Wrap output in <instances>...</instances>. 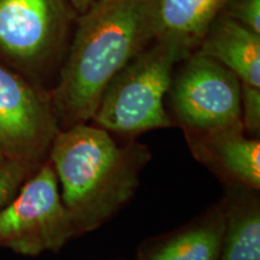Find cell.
Masks as SVG:
<instances>
[{
    "label": "cell",
    "mask_w": 260,
    "mask_h": 260,
    "mask_svg": "<svg viewBox=\"0 0 260 260\" xmlns=\"http://www.w3.org/2000/svg\"><path fill=\"white\" fill-rule=\"evenodd\" d=\"M223 12L260 34V0H229Z\"/></svg>",
    "instance_id": "9a60e30c"
},
{
    "label": "cell",
    "mask_w": 260,
    "mask_h": 260,
    "mask_svg": "<svg viewBox=\"0 0 260 260\" xmlns=\"http://www.w3.org/2000/svg\"><path fill=\"white\" fill-rule=\"evenodd\" d=\"M75 234L50 161L0 211V246L24 255L58 251Z\"/></svg>",
    "instance_id": "5b68a950"
},
{
    "label": "cell",
    "mask_w": 260,
    "mask_h": 260,
    "mask_svg": "<svg viewBox=\"0 0 260 260\" xmlns=\"http://www.w3.org/2000/svg\"><path fill=\"white\" fill-rule=\"evenodd\" d=\"M50 157L75 234H84L128 203L151 154L138 144L119 146L107 130L84 123L59 130Z\"/></svg>",
    "instance_id": "7a4b0ae2"
},
{
    "label": "cell",
    "mask_w": 260,
    "mask_h": 260,
    "mask_svg": "<svg viewBox=\"0 0 260 260\" xmlns=\"http://www.w3.org/2000/svg\"><path fill=\"white\" fill-rule=\"evenodd\" d=\"M34 169L35 167L28 162L14 159H8L0 168V211L12 200Z\"/></svg>",
    "instance_id": "4fadbf2b"
},
{
    "label": "cell",
    "mask_w": 260,
    "mask_h": 260,
    "mask_svg": "<svg viewBox=\"0 0 260 260\" xmlns=\"http://www.w3.org/2000/svg\"><path fill=\"white\" fill-rule=\"evenodd\" d=\"M50 92L0 64V149L37 167L59 132Z\"/></svg>",
    "instance_id": "52a82bcc"
},
{
    "label": "cell",
    "mask_w": 260,
    "mask_h": 260,
    "mask_svg": "<svg viewBox=\"0 0 260 260\" xmlns=\"http://www.w3.org/2000/svg\"><path fill=\"white\" fill-rule=\"evenodd\" d=\"M243 126L187 133L197 158L239 186L259 189L260 142L247 139Z\"/></svg>",
    "instance_id": "ba28073f"
},
{
    "label": "cell",
    "mask_w": 260,
    "mask_h": 260,
    "mask_svg": "<svg viewBox=\"0 0 260 260\" xmlns=\"http://www.w3.org/2000/svg\"><path fill=\"white\" fill-rule=\"evenodd\" d=\"M181 63L168 93L184 129L207 133L242 125L239 77L219 61L195 52Z\"/></svg>",
    "instance_id": "8992f818"
},
{
    "label": "cell",
    "mask_w": 260,
    "mask_h": 260,
    "mask_svg": "<svg viewBox=\"0 0 260 260\" xmlns=\"http://www.w3.org/2000/svg\"><path fill=\"white\" fill-rule=\"evenodd\" d=\"M222 251L218 260H260V211L254 198L235 200L224 211Z\"/></svg>",
    "instance_id": "7c38bea8"
},
{
    "label": "cell",
    "mask_w": 260,
    "mask_h": 260,
    "mask_svg": "<svg viewBox=\"0 0 260 260\" xmlns=\"http://www.w3.org/2000/svg\"><path fill=\"white\" fill-rule=\"evenodd\" d=\"M195 53L219 61L243 84L260 88V34L222 12Z\"/></svg>",
    "instance_id": "9c48e42d"
},
{
    "label": "cell",
    "mask_w": 260,
    "mask_h": 260,
    "mask_svg": "<svg viewBox=\"0 0 260 260\" xmlns=\"http://www.w3.org/2000/svg\"><path fill=\"white\" fill-rule=\"evenodd\" d=\"M241 122L243 129L252 134L260 130V88L242 83Z\"/></svg>",
    "instance_id": "5bb4252c"
},
{
    "label": "cell",
    "mask_w": 260,
    "mask_h": 260,
    "mask_svg": "<svg viewBox=\"0 0 260 260\" xmlns=\"http://www.w3.org/2000/svg\"><path fill=\"white\" fill-rule=\"evenodd\" d=\"M70 3V5L73 6V9L76 11L77 15H81L82 12L86 11L89 6H92L94 3L98 0H68Z\"/></svg>",
    "instance_id": "2e32d148"
},
{
    "label": "cell",
    "mask_w": 260,
    "mask_h": 260,
    "mask_svg": "<svg viewBox=\"0 0 260 260\" xmlns=\"http://www.w3.org/2000/svg\"><path fill=\"white\" fill-rule=\"evenodd\" d=\"M157 38V0H98L77 16L50 92L63 129L93 118L113 77Z\"/></svg>",
    "instance_id": "6da1fadb"
},
{
    "label": "cell",
    "mask_w": 260,
    "mask_h": 260,
    "mask_svg": "<svg viewBox=\"0 0 260 260\" xmlns=\"http://www.w3.org/2000/svg\"><path fill=\"white\" fill-rule=\"evenodd\" d=\"M183 59L174 45L154 40L113 77L92 119L107 132L128 135L174 125L164 99L175 67Z\"/></svg>",
    "instance_id": "3957f363"
},
{
    "label": "cell",
    "mask_w": 260,
    "mask_h": 260,
    "mask_svg": "<svg viewBox=\"0 0 260 260\" xmlns=\"http://www.w3.org/2000/svg\"><path fill=\"white\" fill-rule=\"evenodd\" d=\"M77 16L68 0H0V58L32 80L59 71Z\"/></svg>",
    "instance_id": "277c9868"
},
{
    "label": "cell",
    "mask_w": 260,
    "mask_h": 260,
    "mask_svg": "<svg viewBox=\"0 0 260 260\" xmlns=\"http://www.w3.org/2000/svg\"><path fill=\"white\" fill-rule=\"evenodd\" d=\"M229 0H157V38L184 57L197 51L210 25Z\"/></svg>",
    "instance_id": "30bf717a"
},
{
    "label": "cell",
    "mask_w": 260,
    "mask_h": 260,
    "mask_svg": "<svg viewBox=\"0 0 260 260\" xmlns=\"http://www.w3.org/2000/svg\"><path fill=\"white\" fill-rule=\"evenodd\" d=\"M6 161H8V158L5 157V154L3 153V151H2V149H0V168H2Z\"/></svg>",
    "instance_id": "e0dca14e"
},
{
    "label": "cell",
    "mask_w": 260,
    "mask_h": 260,
    "mask_svg": "<svg viewBox=\"0 0 260 260\" xmlns=\"http://www.w3.org/2000/svg\"><path fill=\"white\" fill-rule=\"evenodd\" d=\"M225 214L217 210L182 232L155 243L141 260H218Z\"/></svg>",
    "instance_id": "8fae6325"
}]
</instances>
